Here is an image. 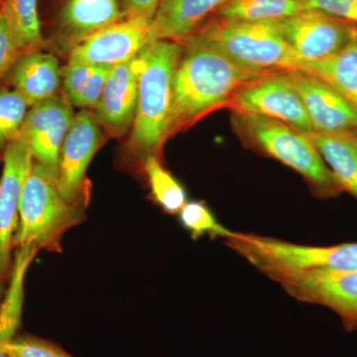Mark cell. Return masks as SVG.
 <instances>
[{
	"label": "cell",
	"instance_id": "obj_1",
	"mask_svg": "<svg viewBox=\"0 0 357 357\" xmlns=\"http://www.w3.org/2000/svg\"><path fill=\"white\" fill-rule=\"evenodd\" d=\"M182 45L184 52L174 76L168 137L211 110L227 107L237 91L271 75L244 69L208 47Z\"/></svg>",
	"mask_w": 357,
	"mask_h": 357
},
{
	"label": "cell",
	"instance_id": "obj_2",
	"mask_svg": "<svg viewBox=\"0 0 357 357\" xmlns=\"http://www.w3.org/2000/svg\"><path fill=\"white\" fill-rule=\"evenodd\" d=\"M178 42L208 47L244 69L264 74L299 70L303 64L284 39L278 21L227 20L213 16Z\"/></svg>",
	"mask_w": 357,
	"mask_h": 357
},
{
	"label": "cell",
	"instance_id": "obj_3",
	"mask_svg": "<svg viewBox=\"0 0 357 357\" xmlns=\"http://www.w3.org/2000/svg\"><path fill=\"white\" fill-rule=\"evenodd\" d=\"M234 130L246 146L299 174L319 199L337 198L340 185L306 132L262 115L232 112Z\"/></svg>",
	"mask_w": 357,
	"mask_h": 357
},
{
	"label": "cell",
	"instance_id": "obj_4",
	"mask_svg": "<svg viewBox=\"0 0 357 357\" xmlns=\"http://www.w3.org/2000/svg\"><path fill=\"white\" fill-rule=\"evenodd\" d=\"M183 52L180 42L161 40L147 45L139 54L137 109L130 145L144 159L156 156L168 138L174 76Z\"/></svg>",
	"mask_w": 357,
	"mask_h": 357
},
{
	"label": "cell",
	"instance_id": "obj_5",
	"mask_svg": "<svg viewBox=\"0 0 357 357\" xmlns=\"http://www.w3.org/2000/svg\"><path fill=\"white\" fill-rule=\"evenodd\" d=\"M13 246L34 244L39 250L62 252L66 232L84 220L83 206L61 195L57 174L34 160L21 195Z\"/></svg>",
	"mask_w": 357,
	"mask_h": 357
},
{
	"label": "cell",
	"instance_id": "obj_6",
	"mask_svg": "<svg viewBox=\"0 0 357 357\" xmlns=\"http://www.w3.org/2000/svg\"><path fill=\"white\" fill-rule=\"evenodd\" d=\"M223 241L227 248L270 279L293 272L357 270V243L304 245L232 230Z\"/></svg>",
	"mask_w": 357,
	"mask_h": 357
},
{
	"label": "cell",
	"instance_id": "obj_7",
	"mask_svg": "<svg viewBox=\"0 0 357 357\" xmlns=\"http://www.w3.org/2000/svg\"><path fill=\"white\" fill-rule=\"evenodd\" d=\"M271 280L294 299L337 314L347 332L357 330V270L293 272L275 275Z\"/></svg>",
	"mask_w": 357,
	"mask_h": 357
},
{
	"label": "cell",
	"instance_id": "obj_8",
	"mask_svg": "<svg viewBox=\"0 0 357 357\" xmlns=\"http://www.w3.org/2000/svg\"><path fill=\"white\" fill-rule=\"evenodd\" d=\"M278 24L303 64L330 57L357 36V24L317 10L300 11Z\"/></svg>",
	"mask_w": 357,
	"mask_h": 357
},
{
	"label": "cell",
	"instance_id": "obj_9",
	"mask_svg": "<svg viewBox=\"0 0 357 357\" xmlns=\"http://www.w3.org/2000/svg\"><path fill=\"white\" fill-rule=\"evenodd\" d=\"M150 26L151 20L126 15L77 42L69 65L112 68L128 62L149 45Z\"/></svg>",
	"mask_w": 357,
	"mask_h": 357
},
{
	"label": "cell",
	"instance_id": "obj_10",
	"mask_svg": "<svg viewBox=\"0 0 357 357\" xmlns=\"http://www.w3.org/2000/svg\"><path fill=\"white\" fill-rule=\"evenodd\" d=\"M285 73L268 75L248 84L237 91L227 107L232 112L262 115L303 132H312L311 121L302 100Z\"/></svg>",
	"mask_w": 357,
	"mask_h": 357
},
{
	"label": "cell",
	"instance_id": "obj_11",
	"mask_svg": "<svg viewBox=\"0 0 357 357\" xmlns=\"http://www.w3.org/2000/svg\"><path fill=\"white\" fill-rule=\"evenodd\" d=\"M67 98L54 96L33 105L26 115L20 136L31 149L33 158L58 174L61 149L74 121Z\"/></svg>",
	"mask_w": 357,
	"mask_h": 357
},
{
	"label": "cell",
	"instance_id": "obj_12",
	"mask_svg": "<svg viewBox=\"0 0 357 357\" xmlns=\"http://www.w3.org/2000/svg\"><path fill=\"white\" fill-rule=\"evenodd\" d=\"M100 143L102 133L93 115L75 114L61 149L57 174L59 191L70 203L82 206L86 171Z\"/></svg>",
	"mask_w": 357,
	"mask_h": 357
},
{
	"label": "cell",
	"instance_id": "obj_13",
	"mask_svg": "<svg viewBox=\"0 0 357 357\" xmlns=\"http://www.w3.org/2000/svg\"><path fill=\"white\" fill-rule=\"evenodd\" d=\"M34 161L24 138L7 143L3 170L0 178V273L6 274L10 262L14 231L18 227L21 195Z\"/></svg>",
	"mask_w": 357,
	"mask_h": 357
},
{
	"label": "cell",
	"instance_id": "obj_14",
	"mask_svg": "<svg viewBox=\"0 0 357 357\" xmlns=\"http://www.w3.org/2000/svg\"><path fill=\"white\" fill-rule=\"evenodd\" d=\"M285 74L302 100L312 131L357 130L356 109L332 86L302 70H289Z\"/></svg>",
	"mask_w": 357,
	"mask_h": 357
},
{
	"label": "cell",
	"instance_id": "obj_15",
	"mask_svg": "<svg viewBox=\"0 0 357 357\" xmlns=\"http://www.w3.org/2000/svg\"><path fill=\"white\" fill-rule=\"evenodd\" d=\"M139 55L110 69L96 107V121L112 130H126L135 119L139 84Z\"/></svg>",
	"mask_w": 357,
	"mask_h": 357
},
{
	"label": "cell",
	"instance_id": "obj_16",
	"mask_svg": "<svg viewBox=\"0 0 357 357\" xmlns=\"http://www.w3.org/2000/svg\"><path fill=\"white\" fill-rule=\"evenodd\" d=\"M225 0H161L150 26L149 44L191 36Z\"/></svg>",
	"mask_w": 357,
	"mask_h": 357
},
{
	"label": "cell",
	"instance_id": "obj_17",
	"mask_svg": "<svg viewBox=\"0 0 357 357\" xmlns=\"http://www.w3.org/2000/svg\"><path fill=\"white\" fill-rule=\"evenodd\" d=\"M11 82L29 107L48 100L56 96L60 86L58 60L36 49L27 51L14 65Z\"/></svg>",
	"mask_w": 357,
	"mask_h": 357
},
{
	"label": "cell",
	"instance_id": "obj_18",
	"mask_svg": "<svg viewBox=\"0 0 357 357\" xmlns=\"http://www.w3.org/2000/svg\"><path fill=\"white\" fill-rule=\"evenodd\" d=\"M307 134L340 190L357 201V130Z\"/></svg>",
	"mask_w": 357,
	"mask_h": 357
},
{
	"label": "cell",
	"instance_id": "obj_19",
	"mask_svg": "<svg viewBox=\"0 0 357 357\" xmlns=\"http://www.w3.org/2000/svg\"><path fill=\"white\" fill-rule=\"evenodd\" d=\"M122 17L117 0H68L61 27L66 36L79 42Z\"/></svg>",
	"mask_w": 357,
	"mask_h": 357
},
{
	"label": "cell",
	"instance_id": "obj_20",
	"mask_svg": "<svg viewBox=\"0 0 357 357\" xmlns=\"http://www.w3.org/2000/svg\"><path fill=\"white\" fill-rule=\"evenodd\" d=\"M299 70L332 86L357 112V36L337 53L323 60L304 63Z\"/></svg>",
	"mask_w": 357,
	"mask_h": 357
},
{
	"label": "cell",
	"instance_id": "obj_21",
	"mask_svg": "<svg viewBox=\"0 0 357 357\" xmlns=\"http://www.w3.org/2000/svg\"><path fill=\"white\" fill-rule=\"evenodd\" d=\"M38 251L34 244H25L16 251L10 283L0 307V342L13 340L20 328L24 302L25 275Z\"/></svg>",
	"mask_w": 357,
	"mask_h": 357
},
{
	"label": "cell",
	"instance_id": "obj_22",
	"mask_svg": "<svg viewBox=\"0 0 357 357\" xmlns=\"http://www.w3.org/2000/svg\"><path fill=\"white\" fill-rule=\"evenodd\" d=\"M304 10L301 0H225L215 17L239 21H278Z\"/></svg>",
	"mask_w": 357,
	"mask_h": 357
},
{
	"label": "cell",
	"instance_id": "obj_23",
	"mask_svg": "<svg viewBox=\"0 0 357 357\" xmlns=\"http://www.w3.org/2000/svg\"><path fill=\"white\" fill-rule=\"evenodd\" d=\"M151 196L167 215H178L188 203L187 192L172 174L164 168L157 156L143 160Z\"/></svg>",
	"mask_w": 357,
	"mask_h": 357
},
{
	"label": "cell",
	"instance_id": "obj_24",
	"mask_svg": "<svg viewBox=\"0 0 357 357\" xmlns=\"http://www.w3.org/2000/svg\"><path fill=\"white\" fill-rule=\"evenodd\" d=\"M6 15L16 41L24 50H34L42 42L38 0H2Z\"/></svg>",
	"mask_w": 357,
	"mask_h": 357
},
{
	"label": "cell",
	"instance_id": "obj_25",
	"mask_svg": "<svg viewBox=\"0 0 357 357\" xmlns=\"http://www.w3.org/2000/svg\"><path fill=\"white\" fill-rule=\"evenodd\" d=\"M180 222L192 239L208 236L211 239H225L231 230L218 222L210 206L201 201L188 202L178 213Z\"/></svg>",
	"mask_w": 357,
	"mask_h": 357
},
{
	"label": "cell",
	"instance_id": "obj_26",
	"mask_svg": "<svg viewBox=\"0 0 357 357\" xmlns=\"http://www.w3.org/2000/svg\"><path fill=\"white\" fill-rule=\"evenodd\" d=\"M29 105L15 89L0 91V144L20 136Z\"/></svg>",
	"mask_w": 357,
	"mask_h": 357
},
{
	"label": "cell",
	"instance_id": "obj_27",
	"mask_svg": "<svg viewBox=\"0 0 357 357\" xmlns=\"http://www.w3.org/2000/svg\"><path fill=\"white\" fill-rule=\"evenodd\" d=\"M0 351L13 357H73L59 345L34 335H22L0 342Z\"/></svg>",
	"mask_w": 357,
	"mask_h": 357
},
{
	"label": "cell",
	"instance_id": "obj_28",
	"mask_svg": "<svg viewBox=\"0 0 357 357\" xmlns=\"http://www.w3.org/2000/svg\"><path fill=\"white\" fill-rule=\"evenodd\" d=\"M304 10H317L357 24V0H301Z\"/></svg>",
	"mask_w": 357,
	"mask_h": 357
},
{
	"label": "cell",
	"instance_id": "obj_29",
	"mask_svg": "<svg viewBox=\"0 0 357 357\" xmlns=\"http://www.w3.org/2000/svg\"><path fill=\"white\" fill-rule=\"evenodd\" d=\"M22 51L6 15L0 10V79L17 62Z\"/></svg>",
	"mask_w": 357,
	"mask_h": 357
},
{
	"label": "cell",
	"instance_id": "obj_30",
	"mask_svg": "<svg viewBox=\"0 0 357 357\" xmlns=\"http://www.w3.org/2000/svg\"><path fill=\"white\" fill-rule=\"evenodd\" d=\"M93 69V66L68 65L64 73V91L70 105L76 107Z\"/></svg>",
	"mask_w": 357,
	"mask_h": 357
},
{
	"label": "cell",
	"instance_id": "obj_31",
	"mask_svg": "<svg viewBox=\"0 0 357 357\" xmlns=\"http://www.w3.org/2000/svg\"><path fill=\"white\" fill-rule=\"evenodd\" d=\"M110 69V67H95L76 107L93 109L98 105Z\"/></svg>",
	"mask_w": 357,
	"mask_h": 357
},
{
	"label": "cell",
	"instance_id": "obj_32",
	"mask_svg": "<svg viewBox=\"0 0 357 357\" xmlns=\"http://www.w3.org/2000/svg\"><path fill=\"white\" fill-rule=\"evenodd\" d=\"M128 15L153 20L161 0H124Z\"/></svg>",
	"mask_w": 357,
	"mask_h": 357
},
{
	"label": "cell",
	"instance_id": "obj_33",
	"mask_svg": "<svg viewBox=\"0 0 357 357\" xmlns=\"http://www.w3.org/2000/svg\"><path fill=\"white\" fill-rule=\"evenodd\" d=\"M0 357H8V356H7L6 354H3V352L0 351Z\"/></svg>",
	"mask_w": 357,
	"mask_h": 357
},
{
	"label": "cell",
	"instance_id": "obj_34",
	"mask_svg": "<svg viewBox=\"0 0 357 357\" xmlns=\"http://www.w3.org/2000/svg\"><path fill=\"white\" fill-rule=\"evenodd\" d=\"M0 276H2L1 273H0Z\"/></svg>",
	"mask_w": 357,
	"mask_h": 357
},
{
	"label": "cell",
	"instance_id": "obj_35",
	"mask_svg": "<svg viewBox=\"0 0 357 357\" xmlns=\"http://www.w3.org/2000/svg\"><path fill=\"white\" fill-rule=\"evenodd\" d=\"M8 357H13V356H8Z\"/></svg>",
	"mask_w": 357,
	"mask_h": 357
}]
</instances>
